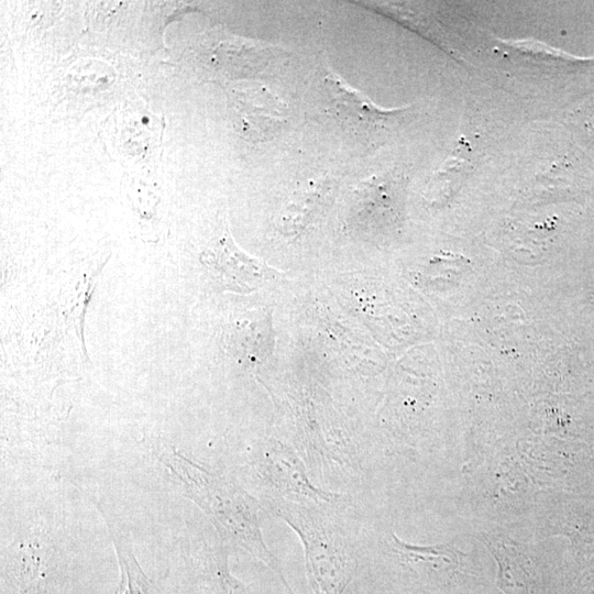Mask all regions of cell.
<instances>
[{
  "instance_id": "1",
  "label": "cell",
  "mask_w": 594,
  "mask_h": 594,
  "mask_svg": "<svg viewBox=\"0 0 594 594\" xmlns=\"http://www.w3.org/2000/svg\"><path fill=\"white\" fill-rule=\"evenodd\" d=\"M319 90L326 109L341 127L366 143H375L392 131L408 111V107L385 109L377 106L329 67L322 69Z\"/></svg>"
},
{
  "instance_id": "2",
  "label": "cell",
  "mask_w": 594,
  "mask_h": 594,
  "mask_svg": "<svg viewBox=\"0 0 594 594\" xmlns=\"http://www.w3.org/2000/svg\"><path fill=\"white\" fill-rule=\"evenodd\" d=\"M286 518L304 541L307 568L316 594H342L352 575L351 561L328 531L301 515Z\"/></svg>"
},
{
  "instance_id": "3",
  "label": "cell",
  "mask_w": 594,
  "mask_h": 594,
  "mask_svg": "<svg viewBox=\"0 0 594 594\" xmlns=\"http://www.w3.org/2000/svg\"><path fill=\"white\" fill-rule=\"evenodd\" d=\"M202 262L213 271L228 288L250 293L279 275L265 262L242 252L227 231L215 249L205 253Z\"/></svg>"
},
{
  "instance_id": "4",
  "label": "cell",
  "mask_w": 594,
  "mask_h": 594,
  "mask_svg": "<svg viewBox=\"0 0 594 594\" xmlns=\"http://www.w3.org/2000/svg\"><path fill=\"white\" fill-rule=\"evenodd\" d=\"M232 105L241 132L249 141H267L287 122L286 105L263 88L237 92Z\"/></svg>"
},
{
  "instance_id": "5",
  "label": "cell",
  "mask_w": 594,
  "mask_h": 594,
  "mask_svg": "<svg viewBox=\"0 0 594 594\" xmlns=\"http://www.w3.org/2000/svg\"><path fill=\"white\" fill-rule=\"evenodd\" d=\"M336 180L332 177H319L307 180L305 185L294 191L288 208L287 223L299 228L309 219L310 215L323 206L328 196L333 191Z\"/></svg>"
},
{
  "instance_id": "6",
  "label": "cell",
  "mask_w": 594,
  "mask_h": 594,
  "mask_svg": "<svg viewBox=\"0 0 594 594\" xmlns=\"http://www.w3.org/2000/svg\"><path fill=\"white\" fill-rule=\"evenodd\" d=\"M395 547L400 554L409 560L424 559L426 561L444 562L447 564L455 563L459 559V553L451 544H437L430 547H416L399 541L394 537Z\"/></svg>"
},
{
  "instance_id": "7",
  "label": "cell",
  "mask_w": 594,
  "mask_h": 594,
  "mask_svg": "<svg viewBox=\"0 0 594 594\" xmlns=\"http://www.w3.org/2000/svg\"><path fill=\"white\" fill-rule=\"evenodd\" d=\"M122 581L116 594H151L146 576L143 574L134 558L129 553L120 556Z\"/></svg>"
}]
</instances>
